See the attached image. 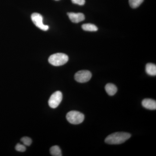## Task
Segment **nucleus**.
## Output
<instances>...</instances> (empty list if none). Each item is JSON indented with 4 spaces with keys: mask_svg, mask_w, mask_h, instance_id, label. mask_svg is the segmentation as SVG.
Instances as JSON below:
<instances>
[{
    "mask_svg": "<svg viewBox=\"0 0 156 156\" xmlns=\"http://www.w3.org/2000/svg\"><path fill=\"white\" fill-rule=\"evenodd\" d=\"M131 134L119 132L110 134L105 138V142L110 144H119L126 142L131 137Z\"/></svg>",
    "mask_w": 156,
    "mask_h": 156,
    "instance_id": "f257e3e1",
    "label": "nucleus"
},
{
    "mask_svg": "<svg viewBox=\"0 0 156 156\" xmlns=\"http://www.w3.org/2000/svg\"><path fill=\"white\" fill-rule=\"evenodd\" d=\"M69 60L68 56L63 53H56L51 55L48 59L49 63L54 66L63 65Z\"/></svg>",
    "mask_w": 156,
    "mask_h": 156,
    "instance_id": "f03ea898",
    "label": "nucleus"
},
{
    "mask_svg": "<svg viewBox=\"0 0 156 156\" xmlns=\"http://www.w3.org/2000/svg\"><path fill=\"white\" fill-rule=\"evenodd\" d=\"M66 118L67 121L71 124L78 125L83 122L85 116L80 112L72 111L68 113Z\"/></svg>",
    "mask_w": 156,
    "mask_h": 156,
    "instance_id": "7ed1b4c3",
    "label": "nucleus"
},
{
    "mask_svg": "<svg viewBox=\"0 0 156 156\" xmlns=\"http://www.w3.org/2000/svg\"><path fill=\"white\" fill-rule=\"evenodd\" d=\"M62 99V94L60 91H56L50 96L48 101V104L50 108H56L61 103Z\"/></svg>",
    "mask_w": 156,
    "mask_h": 156,
    "instance_id": "20e7f679",
    "label": "nucleus"
},
{
    "mask_svg": "<svg viewBox=\"0 0 156 156\" xmlns=\"http://www.w3.org/2000/svg\"><path fill=\"white\" fill-rule=\"evenodd\" d=\"M31 18L34 24L38 28L44 31H47L49 29V27L43 23V17L41 14L37 13H33L32 14Z\"/></svg>",
    "mask_w": 156,
    "mask_h": 156,
    "instance_id": "39448f33",
    "label": "nucleus"
},
{
    "mask_svg": "<svg viewBox=\"0 0 156 156\" xmlns=\"http://www.w3.org/2000/svg\"><path fill=\"white\" fill-rule=\"evenodd\" d=\"M91 73L88 70H80L75 75V79L77 82L80 83H85L90 80L92 78Z\"/></svg>",
    "mask_w": 156,
    "mask_h": 156,
    "instance_id": "423d86ee",
    "label": "nucleus"
},
{
    "mask_svg": "<svg viewBox=\"0 0 156 156\" xmlns=\"http://www.w3.org/2000/svg\"><path fill=\"white\" fill-rule=\"evenodd\" d=\"M67 15L71 21L75 23H78L83 21L85 19V16L83 13L69 12L67 13Z\"/></svg>",
    "mask_w": 156,
    "mask_h": 156,
    "instance_id": "0eeeda50",
    "label": "nucleus"
},
{
    "mask_svg": "<svg viewBox=\"0 0 156 156\" xmlns=\"http://www.w3.org/2000/svg\"><path fill=\"white\" fill-rule=\"evenodd\" d=\"M142 105L145 108L149 110H155L156 109V101L153 99L146 98L142 101Z\"/></svg>",
    "mask_w": 156,
    "mask_h": 156,
    "instance_id": "6e6552de",
    "label": "nucleus"
},
{
    "mask_svg": "<svg viewBox=\"0 0 156 156\" xmlns=\"http://www.w3.org/2000/svg\"><path fill=\"white\" fill-rule=\"evenodd\" d=\"M146 72L149 75L155 76L156 75V66L153 63H149L146 66Z\"/></svg>",
    "mask_w": 156,
    "mask_h": 156,
    "instance_id": "1a4fd4ad",
    "label": "nucleus"
},
{
    "mask_svg": "<svg viewBox=\"0 0 156 156\" xmlns=\"http://www.w3.org/2000/svg\"><path fill=\"white\" fill-rule=\"evenodd\" d=\"M105 91L108 95L112 96L115 95L117 92V88L114 84L108 83L105 87Z\"/></svg>",
    "mask_w": 156,
    "mask_h": 156,
    "instance_id": "9d476101",
    "label": "nucleus"
},
{
    "mask_svg": "<svg viewBox=\"0 0 156 156\" xmlns=\"http://www.w3.org/2000/svg\"><path fill=\"white\" fill-rule=\"evenodd\" d=\"M82 29L83 30L87 31H96L98 30L97 27L92 23H86L83 24L82 26Z\"/></svg>",
    "mask_w": 156,
    "mask_h": 156,
    "instance_id": "9b49d317",
    "label": "nucleus"
},
{
    "mask_svg": "<svg viewBox=\"0 0 156 156\" xmlns=\"http://www.w3.org/2000/svg\"><path fill=\"white\" fill-rule=\"evenodd\" d=\"M50 153L51 155L53 156H62L61 149L58 146H53L50 148Z\"/></svg>",
    "mask_w": 156,
    "mask_h": 156,
    "instance_id": "f8f14e48",
    "label": "nucleus"
},
{
    "mask_svg": "<svg viewBox=\"0 0 156 156\" xmlns=\"http://www.w3.org/2000/svg\"><path fill=\"white\" fill-rule=\"evenodd\" d=\"M144 0H129V5L132 9H136L143 2Z\"/></svg>",
    "mask_w": 156,
    "mask_h": 156,
    "instance_id": "ddd939ff",
    "label": "nucleus"
},
{
    "mask_svg": "<svg viewBox=\"0 0 156 156\" xmlns=\"http://www.w3.org/2000/svg\"><path fill=\"white\" fill-rule=\"evenodd\" d=\"M21 141L23 143V144L27 146H29L32 142V140L30 137L27 136H24L21 139Z\"/></svg>",
    "mask_w": 156,
    "mask_h": 156,
    "instance_id": "4468645a",
    "label": "nucleus"
},
{
    "mask_svg": "<svg viewBox=\"0 0 156 156\" xmlns=\"http://www.w3.org/2000/svg\"><path fill=\"white\" fill-rule=\"evenodd\" d=\"M15 149L17 151L23 152L25 151L26 150V148L24 144H17L15 146Z\"/></svg>",
    "mask_w": 156,
    "mask_h": 156,
    "instance_id": "2eb2a0df",
    "label": "nucleus"
},
{
    "mask_svg": "<svg viewBox=\"0 0 156 156\" xmlns=\"http://www.w3.org/2000/svg\"><path fill=\"white\" fill-rule=\"evenodd\" d=\"M71 1L73 4L81 6L83 5L86 3L85 0H71Z\"/></svg>",
    "mask_w": 156,
    "mask_h": 156,
    "instance_id": "dca6fc26",
    "label": "nucleus"
},
{
    "mask_svg": "<svg viewBox=\"0 0 156 156\" xmlns=\"http://www.w3.org/2000/svg\"><path fill=\"white\" fill-rule=\"evenodd\" d=\"M55 1H59V0H55Z\"/></svg>",
    "mask_w": 156,
    "mask_h": 156,
    "instance_id": "f3484780",
    "label": "nucleus"
}]
</instances>
